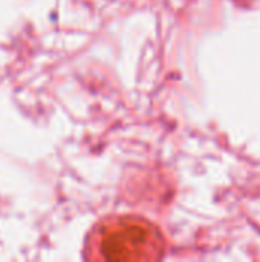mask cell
Masks as SVG:
<instances>
[{
	"mask_svg": "<svg viewBox=\"0 0 260 262\" xmlns=\"http://www.w3.org/2000/svg\"><path fill=\"white\" fill-rule=\"evenodd\" d=\"M166 255V238L152 221L136 215H110L89 232L84 258L89 261L152 262Z\"/></svg>",
	"mask_w": 260,
	"mask_h": 262,
	"instance_id": "cell-1",
	"label": "cell"
}]
</instances>
